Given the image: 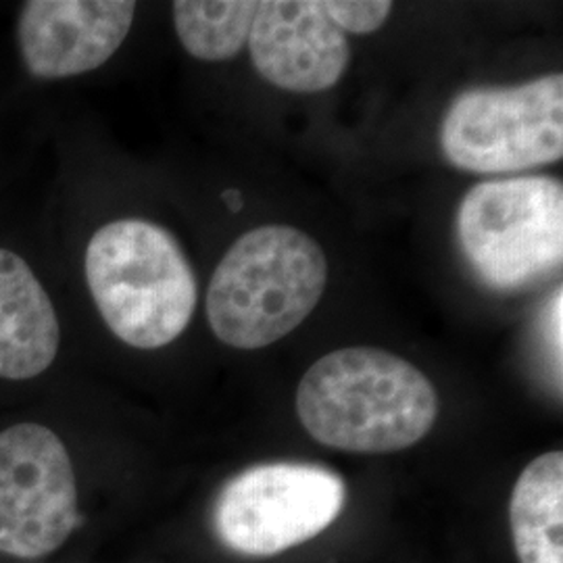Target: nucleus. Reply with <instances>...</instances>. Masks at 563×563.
Listing matches in <instances>:
<instances>
[{"label": "nucleus", "instance_id": "1", "mask_svg": "<svg viewBox=\"0 0 563 563\" xmlns=\"http://www.w3.org/2000/svg\"><path fill=\"white\" fill-rule=\"evenodd\" d=\"M297 413L318 443L346 453H397L420 443L439 418V395L401 357L349 346L313 363L297 390Z\"/></svg>", "mask_w": 563, "mask_h": 563}, {"label": "nucleus", "instance_id": "2", "mask_svg": "<svg viewBox=\"0 0 563 563\" xmlns=\"http://www.w3.org/2000/svg\"><path fill=\"white\" fill-rule=\"evenodd\" d=\"M322 246L292 225H262L234 242L207 290V320L228 346L255 351L297 330L322 301Z\"/></svg>", "mask_w": 563, "mask_h": 563}, {"label": "nucleus", "instance_id": "3", "mask_svg": "<svg viewBox=\"0 0 563 563\" xmlns=\"http://www.w3.org/2000/svg\"><path fill=\"white\" fill-rule=\"evenodd\" d=\"M86 282L102 320L134 349L176 341L195 316L199 286L180 242L157 223H107L88 242Z\"/></svg>", "mask_w": 563, "mask_h": 563}, {"label": "nucleus", "instance_id": "4", "mask_svg": "<svg viewBox=\"0 0 563 563\" xmlns=\"http://www.w3.org/2000/svg\"><path fill=\"white\" fill-rule=\"evenodd\" d=\"M455 228L465 260L486 286L504 292L526 288L562 265V181H481L460 202Z\"/></svg>", "mask_w": 563, "mask_h": 563}, {"label": "nucleus", "instance_id": "5", "mask_svg": "<svg viewBox=\"0 0 563 563\" xmlns=\"http://www.w3.org/2000/svg\"><path fill=\"white\" fill-rule=\"evenodd\" d=\"M441 148L472 174H518L563 157V78L470 88L449 104Z\"/></svg>", "mask_w": 563, "mask_h": 563}, {"label": "nucleus", "instance_id": "6", "mask_svg": "<svg viewBox=\"0 0 563 563\" xmlns=\"http://www.w3.org/2000/svg\"><path fill=\"white\" fill-rule=\"evenodd\" d=\"M341 476L316 463H260L225 484L216 532L246 558H272L320 537L344 505Z\"/></svg>", "mask_w": 563, "mask_h": 563}, {"label": "nucleus", "instance_id": "7", "mask_svg": "<svg viewBox=\"0 0 563 563\" xmlns=\"http://www.w3.org/2000/svg\"><path fill=\"white\" fill-rule=\"evenodd\" d=\"M80 523L78 484L59 437L42 423L0 432V553L38 560Z\"/></svg>", "mask_w": 563, "mask_h": 563}, {"label": "nucleus", "instance_id": "8", "mask_svg": "<svg viewBox=\"0 0 563 563\" xmlns=\"http://www.w3.org/2000/svg\"><path fill=\"white\" fill-rule=\"evenodd\" d=\"M132 0H30L21 7L18 44L27 71L63 80L99 69L128 38Z\"/></svg>", "mask_w": 563, "mask_h": 563}, {"label": "nucleus", "instance_id": "9", "mask_svg": "<svg viewBox=\"0 0 563 563\" xmlns=\"http://www.w3.org/2000/svg\"><path fill=\"white\" fill-rule=\"evenodd\" d=\"M246 44L263 80L288 92H323L351 63L346 34L313 0L260 2Z\"/></svg>", "mask_w": 563, "mask_h": 563}, {"label": "nucleus", "instance_id": "10", "mask_svg": "<svg viewBox=\"0 0 563 563\" xmlns=\"http://www.w3.org/2000/svg\"><path fill=\"white\" fill-rule=\"evenodd\" d=\"M59 342V320L41 280L20 255L0 249V378L41 376Z\"/></svg>", "mask_w": 563, "mask_h": 563}, {"label": "nucleus", "instance_id": "11", "mask_svg": "<svg viewBox=\"0 0 563 563\" xmlns=\"http://www.w3.org/2000/svg\"><path fill=\"white\" fill-rule=\"evenodd\" d=\"M563 453L551 451L523 467L509 501L520 563H563Z\"/></svg>", "mask_w": 563, "mask_h": 563}, {"label": "nucleus", "instance_id": "12", "mask_svg": "<svg viewBox=\"0 0 563 563\" xmlns=\"http://www.w3.org/2000/svg\"><path fill=\"white\" fill-rule=\"evenodd\" d=\"M257 7L253 0H178L172 4L176 34L195 59H234L249 42Z\"/></svg>", "mask_w": 563, "mask_h": 563}, {"label": "nucleus", "instance_id": "13", "mask_svg": "<svg viewBox=\"0 0 563 563\" xmlns=\"http://www.w3.org/2000/svg\"><path fill=\"white\" fill-rule=\"evenodd\" d=\"M325 13L342 32L372 34L383 27L393 13V2L386 0H328Z\"/></svg>", "mask_w": 563, "mask_h": 563}, {"label": "nucleus", "instance_id": "14", "mask_svg": "<svg viewBox=\"0 0 563 563\" xmlns=\"http://www.w3.org/2000/svg\"><path fill=\"white\" fill-rule=\"evenodd\" d=\"M223 202L230 207V211H241V192H239V190H228V192H223Z\"/></svg>", "mask_w": 563, "mask_h": 563}]
</instances>
